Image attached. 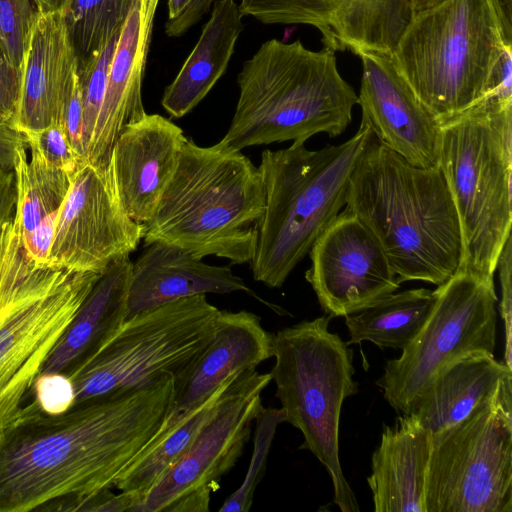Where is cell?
<instances>
[{
    "mask_svg": "<svg viewBox=\"0 0 512 512\" xmlns=\"http://www.w3.org/2000/svg\"><path fill=\"white\" fill-rule=\"evenodd\" d=\"M175 378L42 412L34 400L0 431V512L35 511L66 496L112 489L169 414Z\"/></svg>",
    "mask_w": 512,
    "mask_h": 512,
    "instance_id": "obj_1",
    "label": "cell"
},
{
    "mask_svg": "<svg viewBox=\"0 0 512 512\" xmlns=\"http://www.w3.org/2000/svg\"><path fill=\"white\" fill-rule=\"evenodd\" d=\"M345 206L374 235L400 283L439 286L457 271L460 223L438 165L415 166L373 136L350 176Z\"/></svg>",
    "mask_w": 512,
    "mask_h": 512,
    "instance_id": "obj_2",
    "label": "cell"
},
{
    "mask_svg": "<svg viewBox=\"0 0 512 512\" xmlns=\"http://www.w3.org/2000/svg\"><path fill=\"white\" fill-rule=\"evenodd\" d=\"M265 208L258 167L222 141L199 146L186 138L176 169L149 221L145 245L178 246L199 259L217 256L250 263Z\"/></svg>",
    "mask_w": 512,
    "mask_h": 512,
    "instance_id": "obj_3",
    "label": "cell"
},
{
    "mask_svg": "<svg viewBox=\"0 0 512 512\" xmlns=\"http://www.w3.org/2000/svg\"><path fill=\"white\" fill-rule=\"evenodd\" d=\"M237 84L235 113L221 141L238 150L285 141L303 144L319 133L337 137L358 103L339 73L335 51H312L300 40L262 43L243 62Z\"/></svg>",
    "mask_w": 512,
    "mask_h": 512,
    "instance_id": "obj_4",
    "label": "cell"
},
{
    "mask_svg": "<svg viewBox=\"0 0 512 512\" xmlns=\"http://www.w3.org/2000/svg\"><path fill=\"white\" fill-rule=\"evenodd\" d=\"M361 122L338 145L310 150L292 143L262 152L260 171L264 212L257 223V243L250 268L253 278L280 288L294 268L346 204L350 176L371 141Z\"/></svg>",
    "mask_w": 512,
    "mask_h": 512,
    "instance_id": "obj_5",
    "label": "cell"
},
{
    "mask_svg": "<svg viewBox=\"0 0 512 512\" xmlns=\"http://www.w3.org/2000/svg\"><path fill=\"white\" fill-rule=\"evenodd\" d=\"M506 46L496 0H444L414 13L390 56L440 124L492 95Z\"/></svg>",
    "mask_w": 512,
    "mask_h": 512,
    "instance_id": "obj_6",
    "label": "cell"
},
{
    "mask_svg": "<svg viewBox=\"0 0 512 512\" xmlns=\"http://www.w3.org/2000/svg\"><path fill=\"white\" fill-rule=\"evenodd\" d=\"M438 166L460 223L459 267L494 276L511 236L512 99L489 95L440 123Z\"/></svg>",
    "mask_w": 512,
    "mask_h": 512,
    "instance_id": "obj_7",
    "label": "cell"
},
{
    "mask_svg": "<svg viewBox=\"0 0 512 512\" xmlns=\"http://www.w3.org/2000/svg\"><path fill=\"white\" fill-rule=\"evenodd\" d=\"M330 316H320L273 334L275 363L270 376L286 422L304 437L309 450L325 467L334 488V503L342 512H359L355 494L339 459L342 404L358 392L353 376V351L329 331Z\"/></svg>",
    "mask_w": 512,
    "mask_h": 512,
    "instance_id": "obj_8",
    "label": "cell"
},
{
    "mask_svg": "<svg viewBox=\"0 0 512 512\" xmlns=\"http://www.w3.org/2000/svg\"><path fill=\"white\" fill-rule=\"evenodd\" d=\"M206 295L173 300L127 318L73 377L75 402L151 383L175 382L211 342L220 314Z\"/></svg>",
    "mask_w": 512,
    "mask_h": 512,
    "instance_id": "obj_9",
    "label": "cell"
},
{
    "mask_svg": "<svg viewBox=\"0 0 512 512\" xmlns=\"http://www.w3.org/2000/svg\"><path fill=\"white\" fill-rule=\"evenodd\" d=\"M424 512H512V378L431 435Z\"/></svg>",
    "mask_w": 512,
    "mask_h": 512,
    "instance_id": "obj_10",
    "label": "cell"
},
{
    "mask_svg": "<svg viewBox=\"0 0 512 512\" xmlns=\"http://www.w3.org/2000/svg\"><path fill=\"white\" fill-rule=\"evenodd\" d=\"M434 292L435 303L421 331L398 358L387 361L376 381L398 413L409 414L451 363L476 352L494 354L499 300L494 276L459 267Z\"/></svg>",
    "mask_w": 512,
    "mask_h": 512,
    "instance_id": "obj_11",
    "label": "cell"
},
{
    "mask_svg": "<svg viewBox=\"0 0 512 512\" xmlns=\"http://www.w3.org/2000/svg\"><path fill=\"white\" fill-rule=\"evenodd\" d=\"M101 274L44 266L0 313V431L20 413L46 357Z\"/></svg>",
    "mask_w": 512,
    "mask_h": 512,
    "instance_id": "obj_12",
    "label": "cell"
},
{
    "mask_svg": "<svg viewBox=\"0 0 512 512\" xmlns=\"http://www.w3.org/2000/svg\"><path fill=\"white\" fill-rule=\"evenodd\" d=\"M272 381L256 369L238 374L183 456L151 487L135 512H208L211 493L237 463Z\"/></svg>",
    "mask_w": 512,
    "mask_h": 512,
    "instance_id": "obj_13",
    "label": "cell"
},
{
    "mask_svg": "<svg viewBox=\"0 0 512 512\" xmlns=\"http://www.w3.org/2000/svg\"><path fill=\"white\" fill-rule=\"evenodd\" d=\"M143 233L144 225L123 208L109 166L80 162L58 209L48 266L102 273L135 251Z\"/></svg>",
    "mask_w": 512,
    "mask_h": 512,
    "instance_id": "obj_14",
    "label": "cell"
},
{
    "mask_svg": "<svg viewBox=\"0 0 512 512\" xmlns=\"http://www.w3.org/2000/svg\"><path fill=\"white\" fill-rule=\"evenodd\" d=\"M308 255L311 265L305 278L331 318L359 311L401 285L374 235L346 208Z\"/></svg>",
    "mask_w": 512,
    "mask_h": 512,
    "instance_id": "obj_15",
    "label": "cell"
},
{
    "mask_svg": "<svg viewBox=\"0 0 512 512\" xmlns=\"http://www.w3.org/2000/svg\"><path fill=\"white\" fill-rule=\"evenodd\" d=\"M244 16L263 24H304L336 51L391 55L411 21L412 0H239Z\"/></svg>",
    "mask_w": 512,
    "mask_h": 512,
    "instance_id": "obj_16",
    "label": "cell"
},
{
    "mask_svg": "<svg viewBox=\"0 0 512 512\" xmlns=\"http://www.w3.org/2000/svg\"><path fill=\"white\" fill-rule=\"evenodd\" d=\"M358 105L374 138L419 167L438 165L440 124L399 74L390 55L362 52Z\"/></svg>",
    "mask_w": 512,
    "mask_h": 512,
    "instance_id": "obj_17",
    "label": "cell"
},
{
    "mask_svg": "<svg viewBox=\"0 0 512 512\" xmlns=\"http://www.w3.org/2000/svg\"><path fill=\"white\" fill-rule=\"evenodd\" d=\"M185 140L171 120L147 113L117 138L108 166L120 202L136 222L144 224L152 217Z\"/></svg>",
    "mask_w": 512,
    "mask_h": 512,
    "instance_id": "obj_18",
    "label": "cell"
},
{
    "mask_svg": "<svg viewBox=\"0 0 512 512\" xmlns=\"http://www.w3.org/2000/svg\"><path fill=\"white\" fill-rule=\"evenodd\" d=\"M21 77V97L13 127L23 133L64 127L65 112L79 75L77 57L60 10L39 13Z\"/></svg>",
    "mask_w": 512,
    "mask_h": 512,
    "instance_id": "obj_19",
    "label": "cell"
},
{
    "mask_svg": "<svg viewBox=\"0 0 512 512\" xmlns=\"http://www.w3.org/2000/svg\"><path fill=\"white\" fill-rule=\"evenodd\" d=\"M159 2L133 0L122 24L87 149V161L94 167L105 169L108 166L113 146L124 128L146 114L142 83Z\"/></svg>",
    "mask_w": 512,
    "mask_h": 512,
    "instance_id": "obj_20",
    "label": "cell"
},
{
    "mask_svg": "<svg viewBox=\"0 0 512 512\" xmlns=\"http://www.w3.org/2000/svg\"><path fill=\"white\" fill-rule=\"evenodd\" d=\"M273 334L261 318L249 311H220L214 336L185 375L175 382L169 414L170 427L183 414L207 400L234 374L256 367L273 356Z\"/></svg>",
    "mask_w": 512,
    "mask_h": 512,
    "instance_id": "obj_21",
    "label": "cell"
},
{
    "mask_svg": "<svg viewBox=\"0 0 512 512\" xmlns=\"http://www.w3.org/2000/svg\"><path fill=\"white\" fill-rule=\"evenodd\" d=\"M232 292L258 298L229 266L210 265L178 246L153 242L132 263L126 319L176 299Z\"/></svg>",
    "mask_w": 512,
    "mask_h": 512,
    "instance_id": "obj_22",
    "label": "cell"
},
{
    "mask_svg": "<svg viewBox=\"0 0 512 512\" xmlns=\"http://www.w3.org/2000/svg\"><path fill=\"white\" fill-rule=\"evenodd\" d=\"M132 261H112L49 352L39 374L78 373L126 320Z\"/></svg>",
    "mask_w": 512,
    "mask_h": 512,
    "instance_id": "obj_23",
    "label": "cell"
},
{
    "mask_svg": "<svg viewBox=\"0 0 512 512\" xmlns=\"http://www.w3.org/2000/svg\"><path fill=\"white\" fill-rule=\"evenodd\" d=\"M431 435L413 414L383 425L367 483L375 512H424Z\"/></svg>",
    "mask_w": 512,
    "mask_h": 512,
    "instance_id": "obj_24",
    "label": "cell"
},
{
    "mask_svg": "<svg viewBox=\"0 0 512 512\" xmlns=\"http://www.w3.org/2000/svg\"><path fill=\"white\" fill-rule=\"evenodd\" d=\"M208 21L174 80L164 89L161 105L171 118L191 112L226 72L244 30L236 0H215Z\"/></svg>",
    "mask_w": 512,
    "mask_h": 512,
    "instance_id": "obj_25",
    "label": "cell"
},
{
    "mask_svg": "<svg viewBox=\"0 0 512 512\" xmlns=\"http://www.w3.org/2000/svg\"><path fill=\"white\" fill-rule=\"evenodd\" d=\"M508 378H512V369L496 360L494 354L472 353L442 370L410 413L434 435L466 418L495 395Z\"/></svg>",
    "mask_w": 512,
    "mask_h": 512,
    "instance_id": "obj_26",
    "label": "cell"
},
{
    "mask_svg": "<svg viewBox=\"0 0 512 512\" xmlns=\"http://www.w3.org/2000/svg\"><path fill=\"white\" fill-rule=\"evenodd\" d=\"M435 303L434 290L415 288L389 294L345 316L346 344L369 341L381 349L401 351L419 334Z\"/></svg>",
    "mask_w": 512,
    "mask_h": 512,
    "instance_id": "obj_27",
    "label": "cell"
},
{
    "mask_svg": "<svg viewBox=\"0 0 512 512\" xmlns=\"http://www.w3.org/2000/svg\"><path fill=\"white\" fill-rule=\"evenodd\" d=\"M238 374L240 373L234 374L207 400L183 414L170 427L162 426L154 440L121 474L114 488L132 494L139 504L151 487L188 450L201 428L213 415L226 388Z\"/></svg>",
    "mask_w": 512,
    "mask_h": 512,
    "instance_id": "obj_28",
    "label": "cell"
},
{
    "mask_svg": "<svg viewBox=\"0 0 512 512\" xmlns=\"http://www.w3.org/2000/svg\"><path fill=\"white\" fill-rule=\"evenodd\" d=\"M30 149V162L27 160L26 147L18 150L14 169L18 193L14 218L22 237L30 234L42 219L60 208L72 176L49 164L35 148Z\"/></svg>",
    "mask_w": 512,
    "mask_h": 512,
    "instance_id": "obj_29",
    "label": "cell"
},
{
    "mask_svg": "<svg viewBox=\"0 0 512 512\" xmlns=\"http://www.w3.org/2000/svg\"><path fill=\"white\" fill-rule=\"evenodd\" d=\"M133 0H66L63 15L78 68L116 35Z\"/></svg>",
    "mask_w": 512,
    "mask_h": 512,
    "instance_id": "obj_30",
    "label": "cell"
},
{
    "mask_svg": "<svg viewBox=\"0 0 512 512\" xmlns=\"http://www.w3.org/2000/svg\"><path fill=\"white\" fill-rule=\"evenodd\" d=\"M253 453L240 487L226 498L219 512H248L253 504L254 493L266 469L269 451L277 427L286 422L282 408L260 407L255 417Z\"/></svg>",
    "mask_w": 512,
    "mask_h": 512,
    "instance_id": "obj_31",
    "label": "cell"
},
{
    "mask_svg": "<svg viewBox=\"0 0 512 512\" xmlns=\"http://www.w3.org/2000/svg\"><path fill=\"white\" fill-rule=\"evenodd\" d=\"M119 33L120 31L98 53L78 68L83 107L82 139L86 156L103 102L109 67Z\"/></svg>",
    "mask_w": 512,
    "mask_h": 512,
    "instance_id": "obj_32",
    "label": "cell"
},
{
    "mask_svg": "<svg viewBox=\"0 0 512 512\" xmlns=\"http://www.w3.org/2000/svg\"><path fill=\"white\" fill-rule=\"evenodd\" d=\"M39 13L34 0H0V51L20 70Z\"/></svg>",
    "mask_w": 512,
    "mask_h": 512,
    "instance_id": "obj_33",
    "label": "cell"
},
{
    "mask_svg": "<svg viewBox=\"0 0 512 512\" xmlns=\"http://www.w3.org/2000/svg\"><path fill=\"white\" fill-rule=\"evenodd\" d=\"M138 499L132 494L104 489L84 496H66L51 500L35 511L58 512H134Z\"/></svg>",
    "mask_w": 512,
    "mask_h": 512,
    "instance_id": "obj_34",
    "label": "cell"
},
{
    "mask_svg": "<svg viewBox=\"0 0 512 512\" xmlns=\"http://www.w3.org/2000/svg\"><path fill=\"white\" fill-rule=\"evenodd\" d=\"M27 145L38 150L54 167L73 174L82 159L73 149L62 126H50L38 132L24 133Z\"/></svg>",
    "mask_w": 512,
    "mask_h": 512,
    "instance_id": "obj_35",
    "label": "cell"
},
{
    "mask_svg": "<svg viewBox=\"0 0 512 512\" xmlns=\"http://www.w3.org/2000/svg\"><path fill=\"white\" fill-rule=\"evenodd\" d=\"M30 392L38 408L50 415L66 412L75 402L73 383L61 373L39 374Z\"/></svg>",
    "mask_w": 512,
    "mask_h": 512,
    "instance_id": "obj_36",
    "label": "cell"
},
{
    "mask_svg": "<svg viewBox=\"0 0 512 512\" xmlns=\"http://www.w3.org/2000/svg\"><path fill=\"white\" fill-rule=\"evenodd\" d=\"M496 269L499 271L501 299L499 312L505 325L504 363L512 369V239H507L498 258Z\"/></svg>",
    "mask_w": 512,
    "mask_h": 512,
    "instance_id": "obj_37",
    "label": "cell"
},
{
    "mask_svg": "<svg viewBox=\"0 0 512 512\" xmlns=\"http://www.w3.org/2000/svg\"><path fill=\"white\" fill-rule=\"evenodd\" d=\"M215 0H167L165 34L180 37L199 22Z\"/></svg>",
    "mask_w": 512,
    "mask_h": 512,
    "instance_id": "obj_38",
    "label": "cell"
},
{
    "mask_svg": "<svg viewBox=\"0 0 512 512\" xmlns=\"http://www.w3.org/2000/svg\"><path fill=\"white\" fill-rule=\"evenodd\" d=\"M21 70L0 51V122L13 127L21 97Z\"/></svg>",
    "mask_w": 512,
    "mask_h": 512,
    "instance_id": "obj_39",
    "label": "cell"
},
{
    "mask_svg": "<svg viewBox=\"0 0 512 512\" xmlns=\"http://www.w3.org/2000/svg\"><path fill=\"white\" fill-rule=\"evenodd\" d=\"M58 210L46 216L25 237H22L25 251L36 266H48V257L51 250Z\"/></svg>",
    "mask_w": 512,
    "mask_h": 512,
    "instance_id": "obj_40",
    "label": "cell"
},
{
    "mask_svg": "<svg viewBox=\"0 0 512 512\" xmlns=\"http://www.w3.org/2000/svg\"><path fill=\"white\" fill-rule=\"evenodd\" d=\"M64 127L69 138V141L75 150V152L84 160L86 159V153L83 145V107H82V95L81 88L78 81L75 84L71 98L69 100L65 116H64Z\"/></svg>",
    "mask_w": 512,
    "mask_h": 512,
    "instance_id": "obj_41",
    "label": "cell"
},
{
    "mask_svg": "<svg viewBox=\"0 0 512 512\" xmlns=\"http://www.w3.org/2000/svg\"><path fill=\"white\" fill-rule=\"evenodd\" d=\"M26 146L27 138L23 132L0 122V170L14 172L18 150Z\"/></svg>",
    "mask_w": 512,
    "mask_h": 512,
    "instance_id": "obj_42",
    "label": "cell"
},
{
    "mask_svg": "<svg viewBox=\"0 0 512 512\" xmlns=\"http://www.w3.org/2000/svg\"><path fill=\"white\" fill-rule=\"evenodd\" d=\"M17 196L15 173L0 170V233L3 226L13 220Z\"/></svg>",
    "mask_w": 512,
    "mask_h": 512,
    "instance_id": "obj_43",
    "label": "cell"
},
{
    "mask_svg": "<svg viewBox=\"0 0 512 512\" xmlns=\"http://www.w3.org/2000/svg\"><path fill=\"white\" fill-rule=\"evenodd\" d=\"M506 39L512 43V0H496Z\"/></svg>",
    "mask_w": 512,
    "mask_h": 512,
    "instance_id": "obj_44",
    "label": "cell"
},
{
    "mask_svg": "<svg viewBox=\"0 0 512 512\" xmlns=\"http://www.w3.org/2000/svg\"><path fill=\"white\" fill-rule=\"evenodd\" d=\"M40 12L61 10L66 0H34Z\"/></svg>",
    "mask_w": 512,
    "mask_h": 512,
    "instance_id": "obj_45",
    "label": "cell"
},
{
    "mask_svg": "<svg viewBox=\"0 0 512 512\" xmlns=\"http://www.w3.org/2000/svg\"><path fill=\"white\" fill-rule=\"evenodd\" d=\"M444 0H412V6L414 13L423 11L425 9L431 8Z\"/></svg>",
    "mask_w": 512,
    "mask_h": 512,
    "instance_id": "obj_46",
    "label": "cell"
}]
</instances>
